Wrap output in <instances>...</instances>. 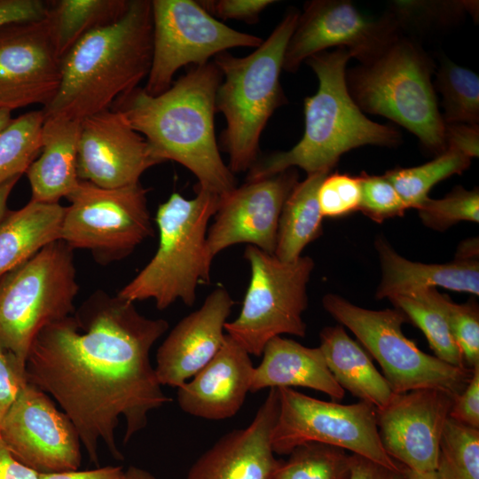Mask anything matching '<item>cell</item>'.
<instances>
[{"label": "cell", "mask_w": 479, "mask_h": 479, "mask_svg": "<svg viewBox=\"0 0 479 479\" xmlns=\"http://www.w3.org/2000/svg\"><path fill=\"white\" fill-rule=\"evenodd\" d=\"M168 328L165 319L143 316L134 302L97 290L35 338L27 381L59 404L97 467L100 442L114 459H123L115 442L121 418L124 444L146 427L152 411L171 401L150 361L152 347Z\"/></svg>", "instance_id": "6da1fadb"}, {"label": "cell", "mask_w": 479, "mask_h": 479, "mask_svg": "<svg viewBox=\"0 0 479 479\" xmlns=\"http://www.w3.org/2000/svg\"><path fill=\"white\" fill-rule=\"evenodd\" d=\"M222 74L212 61L192 66L159 95L144 88L119 97L111 108L141 134L161 161H176L197 178V186L222 196L235 187L215 133L216 90Z\"/></svg>", "instance_id": "7a4b0ae2"}, {"label": "cell", "mask_w": 479, "mask_h": 479, "mask_svg": "<svg viewBox=\"0 0 479 479\" xmlns=\"http://www.w3.org/2000/svg\"><path fill=\"white\" fill-rule=\"evenodd\" d=\"M153 56L149 0H130L117 20L82 37L60 59V83L44 119L81 121L111 108L146 79Z\"/></svg>", "instance_id": "3957f363"}, {"label": "cell", "mask_w": 479, "mask_h": 479, "mask_svg": "<svg viewBox=\"0 0 479 479\" xmlns=\"http://www.w3.org/2000/svg\"><path fill=\"white\" fill-rule=\"evenodd\" d=\"M349 59L347 49L337 48L305 60L318 86L314 95L304 98L303 135L288 151L258 158L247 171L246 182L267 178L290 168H300L307 175L331 171L341 156L352 149L400 145L402 136L394 126L367 118L349 94L345 72Z\"/></svg>", "instance_id": "277c9868"}, {"label": "cell", "mask_w": 479, "mask_h": 479, "mask_svg": "<svg viewBox=\"0 0 479 479\" xmlns=\"http://www.w3.org/2000/svg\"><path fill=\"white\" fill-rule=\"evenodd\" d=\"M436 68L419 40L398 32L357 66L346 68L345 82L363 113L391 120L438 155L446 145L432 81Z\"/></svg>", "instance_id": "5b68a950"}, {"label": "cell", "mask_w": 479, "mask_h": 479, "mask_svg": "<svg viewBox=\"0 0 479 479\" xmlns=\"http://www.w3.org/2000/svg\"><path fill=\"white\" fill-rule=\"evenodd\" d=\"M299 13L297 9L289 8L271 35L249 55L236 57L224 51L213 59L222 74L216 109L226 122L220 143L233 174L247 172L255 163L268 121L287 103L279 76Z\"/></svg>", "instance_id": "8992f818"}, {"label": "cell", "mask_w": 479, "mask_h": 479, "mask_svg": "<svg viewBox=\"0 0 479 479\" xmlns=\"http://www.w3.org/2000/svg\"><path fill=\"white\" fill-rule=\"evenodd\" d=\"M194 191L192 199L173 192L159 205L158 248L118 296L132 302L153 299L160 310L177 301L193 305L199 284L210 280L213 260L207 249V233L220 198L197 185Z\"/></svg>", "instance_id": "52a82bcc"}, {"label": "cell", "mask_w": 479, "mask_h": 479, "mask_svg": "<svg viewBox=\"0 0 479 479\" xmlns=\"http://www.w3.org/2000/svg\"><path fill=\"white\" fill-rule=\"evenodd\" d=\"M73 252L57 240L0 278V346L24 368L39 332L75 310Z\"/></svg>", "instance_id": "ba28073f"}, {"label": "cell", "mask_w": 479, "mask_h": 479, "mask_svg": "<svg viewBox=\"0 0 479 479\" xmlns=\"http://www.w3.org/2000/svg\"><path fill=\"white\" fill-rule=\"evenodd\" d=\"M322 304L376 359L395 394L435 388L457 396L469 383L473 369L423 352L403 334L402 325L409 320L398 309L368 310L334 294H326Z\"/></svg>", "instance_id": "9c48e42d"}, {"label": "cell", "mask_w": 479, "mask_h": 479, "mask_svg": "<svg viewBox=\"0 0 479 479\" xmlns=\"http://www.w3.org/2000/svg\"><path fill=\"white\" fill-rule=\"evenodd\" d=\"M244 258L250 267L249 284L239 316L225 323L224 331L249 355L259 357L276 336H305L302 313L314 261L301 255L283 262L251 245H247Z\"/></svg>", "instance_id": "30bf717a"}, {"label": "cell", "mask_w": 479, "mask_h": 479, "mask_svg": "<svg viewBox=\"0 0 479 479\" xmlns=\"http://www.w3.org/2000/svg\"><path fill=\"white\" fill-rule=\"evenodd\" d=\"M147 192L140 182L108 189L80 180L66 198L59 240L100 265L126 258L153 234Z\"/></svg>", "instance_id": "8fae6325"}, {"label": "cell", "mask_w": 479, "mask_h": 479, "mask_svg": "<svg viewBox=\"0 0 479 479\" xmlns=\"http://www.w3.org/2000/svg\"><path fill=\"white\" fill-rule=\"evenodd\" d=\"M277 389L279 407L271 437L274 453L289 454L298 445L321 443L347 449L392 469L405 468L384 450L372 404L364 401L342 404L291 388Z\"/></svg>", "instance_id": "7c38bea8"}, {"label": "cell", "mask_w": 479, "mask_h": 479, "mask_svg": "<svg viewBox=\"0 0 479 479\" xmlns=\"http://www.w3.org/2000/svg\"><path fill=\"white\" fill-rule=\"evenodd\" d=\"M153 56L145 91L168 90L174 75L187 65L200 66L239 47L257 48L263 41L235 30L211 16L198 1L153 0Z\"/></svg>", "instance_id": "4fadbf2b"}, {"label": "cell", "mask_w": 479, "mask_h": 479, "mask_svg": "<svg viewBox=\"0 0 479 479\" xmlns=\"http://www.w3.org/2000/svg\"><path fill=\"white\" fill-rule=\"evenodd\" d=\"M0 438L13 457L40 474L80 467L82 444L75 425L28 381L2 420Z\"/></svg>", "instance_id": "5bb4252c"}, {"label": "cell", "mask_w": 479, "mask_h": 479, "mask_svg": "<svg viewBox=\"0 0 479 479\" xmlns=\"http://www.w3.org/2000/svg\"><path fill=\"white\" fill-rule=\"evenodd\" d=\"M398 32L387 11L373 17L348 0L308 1L287 44L283 70L295 73L308 58L330 48H345L360 62Z\"/></svg>", "instance_id": "9a60e30c"}, {"label": "cell", "mask_w": 479, "mask_h": 479, "mask_svg": "<svg viewBox=\"0 0 479 479\" xmlns=\"http://www.w3.org/2000/svg\"><path fill=\"white\" fill-rule=\"evenodd\" d=\"M298 182L296 169L290 168L267 178L246 182L220 196L207 233L210 258L239 243L274 255L281 210Z\"/></svg>", "instance_id": "2e32d148"}, {"label": "cell", "mask_w": 479, "mask_h": 479, "mask_svg": "<svg viewBox=\"0 0 479 479\" xmlns=\"http://www.w3.org/2000/svg\"><path fill=\"white\" fill-rule=\"evenodd\" d=\"M162 163L145 138L118 111L109 108L80 121L77 176L102 188L140 182L148 169Z\"/></svg>", "instance_id": "e0dca14e"}, {"label": "cell", "mask_w": 479, "mask_h": 479, "mask_svg": "<svg viewBox=\"0 0 479 479\" xmlns=\"http://www.w3.org/2000/svg\"><path fill=\"white\" fill-rule=\"evenodd\" d=\"M56 54L45 18L0 27V109L47 106L60 83Z\"/></svg>", "instance_id": "ac0fdd59"}, {"label": "cell", "mask_w": 479, "mask_h": 479, "mask_svg": "<svg viewBox=\"0 0 479 479\" xmlns=\"http://www.w3.org/2000/svg\"><path fill=\"white\" fill-rule=\"evenodd\" d=\"M454 397L435 388L395 394L384 409L376 411L386 452L409 469L436 470L440 438Z\"/></svg>", "instance_id": "d6986e66"}, {"label": "cell", "mask_w": 479, "mask_h": 479, "mask_svg": "<svg viewBox=\"0 0 479 479\" xmlns=\"http://www.w3.org/2000/svg\"><path fill=\"white\" fill-rule=\"evenodd\" d=\"M234 304L229 292L216 287L202 305L182 318L156 353L160 384L178 388L200 371L221 349L224 325Z\"/></svg>", "instance_id": "ffe728a7"}, {"label": "cell", "mask_w": 479, "mask_h": 479, "mask_svg": "<svg viewBox=\"0 0 479 479\" xmlns=\"http://www.w3.org/2000/svg\"><path fill=\"white\" fill-rule=\"evenodd\" d=\"M279 407L271 388L251 423L218 439L191 467L186 479H274L282 461L271 437Z\"/></svg>", "instance_id": "44dd1931"}, {"label": "cell", "mask_w": 479, "mask_h": 479, "mask_svg": "<svg viewBox=\"0 0 479 479\" xmlns=\"http://www.w3.org/2000/svg\"><path fill=\"white\" fill-rule=\"evenodd\" d=\"M254 368L247 350L225 334L216 356L190 381L177 388L180 408L206 420L234 416L250 391Z\"/></svg>", "instance_id": "7402d4cb"}, {"label": "cell", "mask_w": 479, "mask_h": 479, "mask_svg": "<svg viewBox=\"0 0 479 479\" xmlns=\"http://www.w3.org/2000/svg\"><path fill=\"white\" fill-rule=\"evenodd\" d=\"M381 279L377 287V299L417 290L436 288L479 294V262L477 258L460 259L447 263H422L398 255L382 237L375 240Z\"/></svg>", "instance_id": "603a6c76"}, {"label": "cell", "mask_w": 479, "mask_h": 479, "mask_svg": "<svg viewBox=\"0 0 479 479\" xmlns=\"http://www.w3.org/2000/svg\"><path fill=\"white\" fill-rule=\"evenodd\" d=\"M260 365L254 368L250 392L269 388L299 386L321 391L334 400L344 397L318 348H309L281 336L271 339L263 350Z\"/></svg>", "instance_id": "cb8c5ba5"}, {"label": "cell", "mask_w": 479, "mask_h": 479, "mask_svg": "<svg viewBox=\"0 0 479 479\" xmlns=\"http://www.w3.org/2000/svg\"><path fill=\"white\" fill-rule=\"evenodd\" d=\"M80 122L61 118L44 119L42 150L25 174L31 200L59 203L77 186V151Z\"/></svg>", "instance_id": "d4e9b609"}, {"label": "cell", "mask_w": 479, "mask_h": 479, "mask_svg": "<svg viewBox=\"0 0 479 479\" xmlns=\"http://www.w3.org/2000/svg\"><path fill=\"white\" fill-rule=\"evenodd\" d=\"M319 338V349L337 383L376 411L384 409L395 393L366 351L348 335L343 326L323 328Z\"/></svg>", "instance_id": "484cf974"}, {"label": "cell", "mask_w": 479, "mask_h": 479, "mask_svg": "<svg viewBox=\"0 0 479 479\" xmlns=\"http://www.w3.org/2000/svg\"><path fill=\"white\" fill-rule=\"evenodd\" d=\"M65 207L29 200L0 223V278L49 243L59 240Z\"/></svg>", "instance_id": "4316f807"}, {"label": "cell", "mask_w": 479, "mask_h": 479, "mask_svg": "<svg viewBox=\"0 0 479 479\" xmlns=\"http://www.w3.org/2000/svg\"><path fill=\"white\" fill-rule=\"evenodd\" d=\"M322 170L307 175L287 196L279 216L274 255L283 262H293L302 250L322 234L323 216L318 191L330 173Z\"/></svg>", "instance_id": "83f0119b"}, {"label": "cell", "mask_w": 479, "mask_h": 479, "mask_svg": "<svg viewBox=\"0 0 479 479\" xmlns=\"http://www.w3.org/2000/svg\"><path fill=\"white\" fill-rule=\"evenodd\" d=\"M129 4L130 0L47 1L45 20L58 57L89 32L119 20Z\"/></svg>", "instance_id": "f1b7e54d"}, {"label": "cell", "mask_w": 479, "mask_h": 479, "mask_svg": "<svg viewBox=\"0 0 479 479\" xmlns=\"http://www.w3.org/2000/svg\"><path fill=\"white\" fill-rule=\"evenodd\" d=\"M437 294L436 288H428L397 294L389 300L421 330L436 357L454 366H466Z\"/></svg>", "instance_id": "f546056e"}, {"label": "cell", "mask_w": 479, "mask_h": 479, "mask_svg": "<svg viewBox=\"0 0 479 479\" xmlns=\"http://www.w3.org/2000/svg\"><path fill=\"white\" fill-rule=\"evenodd\" d=\"M435 90L442 95L444 124L479 122V77L472 70L444 57L435 71Z\"/></svg>", "instance_id": "4dcf8cb0"}, {"label": "cell", "mask_w": 479, "mask_h": 479, "mask_svg": "<svg viewBox=\"0 0 479 479\" xmlns=\"http://www.w3.org/2000/svg\"><path fill=\"white\" fill-rule=\"evenodd\" d=\"M470 164L469 157L446 149L425 164L397 167L383 176L392 184L407 208L417 209L428 198V192L435 185L451 176L462 174Z\"/></svg>", "instance_id": "1f68e13d"}, {"label": "cell", "mask_w": 479, "mask_h": 479, "mask_svg": "<svg viewBox=\"0 0 479 479\" xmlns=\"http://www.w3.org/2000/svg\"><path fill=\"white\" fill-rule=\"evenodd\" d=\"M475 1H393L387 12L401 33L417 39L418 35L442 31L458 24L466 12L475 14Z\"/></svg>", "instance_id": "d6a6232c"}, {"label": "cell", "mask_w": 479, "mask_h": 479, "mask_svg": "<svg viewBox=\"0 0 479 479\" xmlns=\"http://www.w3.org/2000/svg\"><path fill=\"white\" fill-rule=\"evenodd\" d=\"M43 111H30L12 119L0 132V186L21 177L42 150Z\"/></svg>", "instance_id": "836d02e7"}, {"label": "cell", "mask_w": 479, "mask_h": 479, "mask_svg": "<svg viewBox=\"0 0 479 479\" xmlns=\"http://www.w3.org/2000/svg\"><path fill=\"white\" fill-rule=\"evenodd\" d=\"M436 470L442 479H479V428L449 417L440 438Z\"/></svg>", "instance_id": "e575fe53"}, {"label": "cell", "mask_w": 479, "mask_h": 479, "mask_svg": "<svg viewBox=\"0 0 479 479\" xmlns=\"http://www.w3.org/2000/svg\"><path fill=\"white\" fill-rule=\"evenodd\" d=\"M282 461L274 479H349L350 455L344 449L321 443L295 447Z\"/></svg>", "instance_id": "d590c367"}, {"label": "cell", "mask_w": 479, "mask_h": 479, "mask_svg": "<svg viewBox=\"0 0 479 479\" xmlns=\"http://www.w3.org/2000/svg\"><path fill=\"white\" fill-rule=\"evenodd\" d=\"M417 210L423 224L436 231H445L461 221L478 223V188L456 186L442 199L428 197Z\"/></svg>", "instance_id": "8d00e7d4"}, {"label": "cell", "mask_w": 479, "mask_h": 479, "mask_svg": "<svg viewBox=\"0 0 479 479\" xmlns=\"http://www.w3.org/2000/svg\"><path fill=\"white\" fill-rule=\"evenodd\" d=\"M437 299L445 315L451 333L460 349L465 365H479V310L475 302H453L438 292Z\"/></svg>", "instance_id": "74e56055"}, {"label": "cell", "mask_w": 479, "mask_h": 479, "mask_svg": "<svg viewBox=\"0 0 479 479\" xmlns=\"http://www.w3.org/2000/svg\"><path fill=\"white\" fill-rule=\"evenodd\" d=\"M361 201L359 211L377 223L403 216L408 209L392 184L382 175L361 172Z\"/></svg>", "instance_id": "f35d334b"}, {"label": "cell", "mask_w": 479, "mask_h": 479, "mask_svg": "<svg viewBox=\"0 0 479 479\" xmlns=\"http://www.w3.org/2000/svg\"><path fill=\"white\" fill-rule=\"evenodd\" d=\"M318 201L323 217H342L357 211L361 201L359 177L330 172L319 185Z\"/></svg>", "instance_id": "ab89813d"}, {"label": "cell", "mask_w": 479, "mask_h": 479, "mask_svg": "<svg viewBox=\"0 0 479 479\" xmlns=\"http://www.w3.org/2000/svg\"><path fill=\"white\" fill-rule=\"evenodd\" d=\"M198 3L214 18L255 23L274 0H200Z\"/></svg>", "instance_id": "60d3db41"}, {"label": "cell", "mask_w": 479, "mask_h": 479, "mask_svg": "<svg viewBox=\"0 0 479 479\" xmlns=\"http://www.w3.org/2000/svg\"><path fill=\"white\" fill-rule=\"evenodd\" d=\"M27 381L26 368L0 346V424Z\"/></svg>", "instance_id": "b9f144b4"}, {"label": "cell", "mask_w": 479, "mask_h": 479, "mask_svg": "<svg viewBox=\"0 0 479 479\" xmlns=\"http://www.w3.org/2000/svg\"><path fill=\"white\" fill-rule=\"evenodd\" d=\"M451 418L474 428H479V365L473 368V374L466 389L455 396Z\"/></svg>", "instance_id": "7bdbcfd3"}, {"label": "cell", "mask_w": 479, "mask_h": 479, "mask_svg": "<svg viewBox=\"0 0 479 479\" xmlns=\"http://www.w3.org/2000/svg\"><path fill=\"white\" fill-rule=\"evenodd\" d=\"M47 2L42 0H0V27L15 22L42 20Z\"/></svg>", "instance_id": "ee69618b"}, {"label": "cell", "mask_w": 479, "mask_h": 479, "mask_svg": "<svg viewBox=\"0 0 479 479\" xmlns=\"http://www.w3.org/2000/svg\"><path fill=\"white\" fill-rule=\"evenodd\" d=\"M444 138L446 149L455 150L470 159L478 157L479 125L444 124Z\"/></svg>", "instance_id": "f6af8a7d"}, {"label": "cell", "mask_w": 479, "mask_h": 479, "mask_svg": "<svg viewBox=\"0 0 479 479\" xmlns=\"http://www.w3.org/2000/svg\"><path fill=\"white\" fill-rule=\"evenodd\" d=\"M405 469H392L353 453L349 479H405Z\"/></svg>", "instance_id": "bcb514c9"}, {"label": "cell", "mask_w": 479, "mask_h": 479, "mask_svg": "<svg viewBox=\"0 0 479 479\" xmlns=\"http://www.w3.org/2000/svg\"><path fill=\"white\" fill-rule=\"evenodd\" d=\"M124 469L121 466L97 467L90 470H70L40 474V479H122Z\"/></svg>", "instance_id": "7dc6e473"}, {"label": "cell", "mask_w": 479, "mask_h": 479, "mask_svg": "<svg viewBox=\"0 0 479 479\" xmlns=\"http://www.w3.org/2000/svg\"><path fill=\"white\" fill-rule=\"evenodd\" d=\"M0 479H40V473L20 462L0 438Z\"/></svg>", "instance_id": "c3c4849f"}, {"label": "cell", "mask_w": 479, "mask_h": 479, "mask_svg": "<svg viewBox=\"0 0 479 479\" xmlns=\"http://www.w3.org/2000/svg\"><path fill=\"white\" fill-rule=\"evenodd\" d=\"M20 177H16L0 186V223L8 212L7 202Z\"/></svg>", "instance_id": "681fc988"}, {"label": "cell", "mask_w": 479, "mask_h": 479, "mask_svg": "<svg viewBox=\"0 0 479 479\" xmlns=\"http://www.w3.org/2000/svg\"><path fill=\"white\" fill-rule=\"evenodd\" d=\"M478 255V245L477 240H470L464 242L459 247L456 258L460 259H472L477 258Z\"/></svg>", "instance_id": "f907efd6"}, {"label": "cell", "mask_w": 479, "mask_h": 479, "mask_svg": "<svg viewBox=\"0 0 479 479\" xmlns=\"http://www.w3.org/2000/svg\"><path fill=\"white\" fill-rule=\"evenodd\" d=\"M122 479H156L150 472L138 467L130 466L124 470Z\"/></svg>", "instance_id": "816d5d0a"}, {"label": "cell", "mask_w": 479, "mask_h": 479, "mask_svg": "<svg viewBox=\"0 0 479 479\" xmlns=\"http://www.w3.org/2000/svg\"><path fill=\"white\" fill-rule=\"evenodd\" d=\"M405 479H442L436 470L414 471L406 467Z\"/></svg>", "instance_id": "f5cc1de1"}, {"label": "cell", "mask_w": 479, "mask_h": 479, "mask_svg": "<svg viewBox=\"0 0 479 479\" xmlns=\"http://www.w3.org/2000/svg\"><path fill=\"white\" fill-rule=\"evenodd\" d=\"M12 111L0 109V132L12 122Z\"/></svg>", "instance_id": "db71d44e"}]
</instances>
